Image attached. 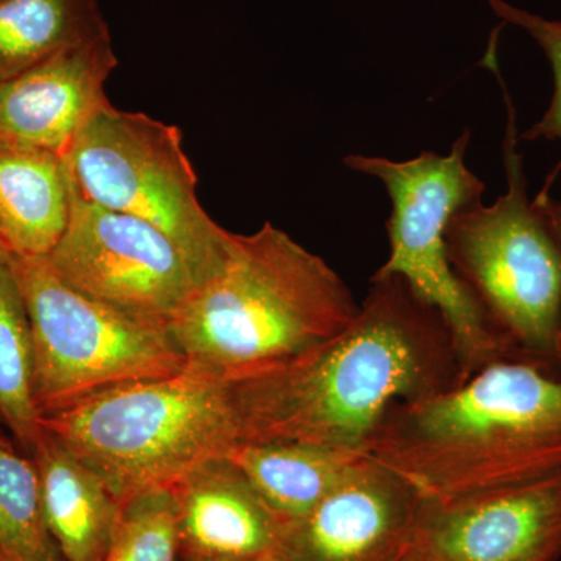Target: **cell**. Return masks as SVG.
Returning a JSON list of instances; mask_svg holds the SVG:
<instances>
[{
    "label": "cell",
    "instance_id": "d6986e66",
    "mask_svg": "<svg viewBox=\"0 0 561 561\" xmlns=\"http://www.w3.org/2000/svg\"><path fill=\"white\" fill-rule=\"evenodd\" d=\"M0 561H65L44 519L35 461L0 440Z\"/></svg>",
    "mask_w": 561,
    "mask_h": 561
},
{
    "label": "cell",
    "instance_id": "277c9868",
    "mask_svg": "<svg viewBox=\"0 0 561 561\" xmlns=\"http://www.w3.org/2000/svg\"><path fill=\"white\" fill-rule=\"evenodd\" d=\"M41 427L91 468L122 505L172 489L241 443L227 379L187 365L121 383L41 416Z\"/></svg>",
    "mask_w": 561,
    "mask_h": 561
},
{
    "label": "cell",
    "instance_id": "7c38bea8",
    "mask_svg": "<svg viewBox=\"0 0 561 561\" xmlns=\"http://www.w3.org/2000/svg\"><path fill=\"white\" fill-rule=\"evenodd\" d=\"M116 66L110 33L0 81V146L65 158L92 117L110 105L105 84Z\"/></svg>",
    "mask_w": 561,
    "mask_h": 561
},
{
    "label": "cell",
    "instance_id": "7a4b0ae2",
    "mask_svg": "<svg viewBox=\"0 0 561 561\" xmlns=\"http://www.w3.org/2000/svg\"><path fill=\"white\" fill-rule=\"evenodd\" d=\"M364 453L431 504L561 479V365L504 357L400 402Z\"/></svg>",
    "mask_w": 561,
    "mask_h": 561
},
{
    "label": "cell",
    "instance_id": "4fadbf2b",
    "mask_svg": "<svg viewBox=\"0 0 561 561\" xmlns=\"http://www.w3.org/2000/svg\"><path fill=\"white\" fill-rule=\"evenodd\" d=\"M190 561H265L283 522L230 459L206 461L172 486Z\"/></svg>",
    "mask_w": 561,
    "mask_h": 561
},
{
    "label": "cell",
    "instance_id": "ba28073f",
    "mask_svg": "<svg viewBox=\"0 0 561 561\" xmlns=\"http://www.w3.org/2000/svg\"><path fill=\"white\" fill-rule=\"evenodd\" d=\"M65 160L81 198L168 234L198 284L219 268L231 232L198 201L197 175L179 127L110 103L80 131Z\"/></svg>",
    "mask_w": 561,
    "mask_h": 561
},
{
    "label": "cell",
    "instance_id": "8992f818",
    "mask_svg": "<svg viewBox=\"0 0 561 561\" xmlns=\"http://www.w3.org/2000/svg\"><path fill=\"white\" fill-rule=\"evenodd\" d=\"M470 131L448 154L423 151L409 161L350 154L351 171L381 181L391 201L387 220L390 254L375 278L401 276L421 301L435 309L453 337L461 379L504 357L524 356L505 337L454 271L446 225L468 203L481 201L485 184L468 169Z\"/></svg>",
    "mask_w": 561,
    "mask_h": 561
},
{
    "label": "cell",
    "instance_id": "8fae6325",
    "mask_svg": "<svg viewBox=\"0 0 561 561\" xmlns=\"http://www.w3.org/2000/svg\"><path fill=\"white\" fill-rule=\"evenodd\" d=\"M561 479L431 504L421 501L404 561H557Z\"/></svg>",
    "mask_w": 561,
    "mask_h": 561
},
{
    "label": "cell",
    "instance_id": "ffe728a7",
    "mask_svg": "<svg viewBox=\"0 0 561 561\" xmlns=\"http://www.w3.org/2000/svg\"><path fill=\"white\" fill-rule=\"evenodd\" d=\"M181 552L179 508L171 489L150 490L122 505L103 561H176Z\"/></svg>",
    "mask_w": 561,
    "mask_h": 561
},
{
    "label": "cell",
    "instance_id": "2e32d148",
    "mask_svg": "<svg viewBox=\"0 0 561 561\" xmlns=\"http://www.w3.org/2000/svg\"><path fill=\"white\" fill-rule=\"evenodd\" d=\"M365 453L290 442H241L230 459L280 522L301 518L348 474Z\"/></svg>",
    "mask_w": 561,
    "mask_h": 561
},
{
    "label": "cell",
    "instance_id": "ac0fdd59",
    "mask_svg": "<svg viewBox=\"0 0 561 561\" xmlns=\"http://www.w3.org/2000/svg\"><path fill=\"white\" fill-rule=\"evenodd\" d=\"M0 416L27 449L43 427L33 394V341L27 306L9 251L0 245Z\"/></svg>",
    "mask_w": 561,
    "mask_h": 561
},
{
    "label": "cell",
    "instance_id": "44dd1931",
    "mask_svg": "<svg viewBox=\"0 0 561 561\" xmlns=\"http://www.w3.org/2000/svg\"><path fill=\"white\" fill-rule=\"evenodd\" d=\"M494 14L507 24L516 25L529 33L537 41L551 62L553 73V94L548 110L540 121L522 136L526 140L548 139L560 142L561 146V21L546 20L540 14L518 9L505 0H489ZM561 171V160L549 175L548 183L542 187L540 195H549V187Z\"/></svg>",
    "mask_w": 561,
    "mask_h": 561
},
{
    "label": "cell",
    "instance_id": "3957f363",
    "mask_svg": "<svg viewBox=\"0 0 561 561\" xmlns=\"http://www.w3.org/2000/svg\"><path fill=\"white\" fill-rule=\"evenodd\" d=\"M359 306L330 265L265 224L230 236L219 268L169 321L190 367L241 378L330 341Z\"/></svg>",
    "mask_w": 561,
    "mask_h": 561
},
{
    "label": "cell",
    "instance_id": "7402d4cb",
    "mask_svg": "<svg viewBox=\"0 0 561 561\" xmlns=\"http://www.w3.org/2000/svg\"><path fill=\"white\" fill-rule=\"evenodd\" d=\"M545 203L546 213H548L549 219H551L553 228H556L557 234L561 239V198L559 201H552L549 195H537Z\"/></svg>",
    "mask_w": 561,
    "mask_h": 561
},
{
    "label": "cell",
    "instance_id": "6da1fadb",
    "mask_svg": "<svg viewBox=\"0 0 561 561\" xmlns=\"http://www.w3.org/2000/svg\"><path fill=\"white\" fill-rule=\"evenodd\" d=\"M461 381L440 313L401 276L371 278L337 335L231 379L241 442H290L364 453L386 413Z\"/></svg>",
    "mask_w": 561,
    "mask_h": 561
},
{
    "label": "cell",
    "instance_id": "30bf717a",
    "mask_svg": "<svg viewBox=\"0 0 561 561\" xmlns=\"http://www.w3.org/2000/svg\"><path fill=\"white\" fill-rule=\"evenodd\" d=\"M420 508L412 486L364 454L311 512L283 524L265 561H404Z\"/></svg>",
    "mask_w": 561,
    "mask_h": 561
},
{
    "label": "cell",
    "instance_id": "52a82bcc",
    "mask_svg": "<svg viewBox=\"0 0 561 561\" xmlns=\"http://www.w3.org/2000/svg\"><path fill=\"white\" fill-rule=\"evenodd\" d=\"M10 257L31 319L33 394L41 416L98 391L187 367L168 324L81 294L47 257Z\"/></svg>",
    "mask_w": 561,
    "mask_h": 561
},
{
    "label": "cell",
    "instance_id": "5bb4252c",
    "mask_svg": "<svg viewBox=\"0 0 561 561\" xmlns=\"http://www.w3.org/2000/svg\"><path fill=\"white\" fill-rule=\"evenodd\" d=\"M44 519L65 561H103L122 504L108 486L54 435L43 430L35 449Z\"/></svg>",
    "mask_w": 561,
    "mask_h": 561
},
{
    "label": "cell",
    "instance_id": "9a60e30c",
    "mask_svg": "<svg viewBox=\"0 0 561 561\" xmlns=\"http://www.w3.org/2000/svg\"><path fill=\"white\" fill-rule=\"evenodd\" d=\"M72 208L65 158L0 146V245L14 256L47 257L61 241Z\"/></svg>",
    "mask_w": 561,
    "mask_h": 561
},
{
    "label": "cell",
    "instance_id": "9c48e42d",
    "mask_svg": "<svg viewBox=\"0 0 561 561\" xmlns=\"http://www.w3.org/2000/svg\"><path fill=\"white\" fill-rule=\"evenodd\" d=\"M47 260L81 294L168 327L198 286L168 234L84 201L73 187L68 228Z\"/></svg>",
    "mask_w": 561,
    "mask_h": 561
},
{
    "label": "cell",
    "instance_id": "5b68a950",
    "mask_svg": "<svg viewBox=\"0 0 561 561\" xmlns=\"http://www.w3.org/2000/svg\"><path fill=\"white\" fill-rule=\"evenodd\" d=\"M486 61L507 105L502 144L507 192L493 205L481 198L453 214L445 231L448 256L516 348L531 359L561 365V239L541 198L529 197L516 111L496 60Z\"/></svg>",
    "mask_w": 561,
    "mask_h": 561
},
{
    "label": "cell",
    "instance_id": "e0dca14e",
    "mask_svg": "<svg viewBox=\"0 0 561 561\" xmlns=\"http://www.w3.org/2000/svg\"><path fill=\"white\" fill-rule=\"evenodd\" d=\"M105 35L98 0H0V81Z\"/></svg>",
    "mask_w": 561,
    "mask_h": 561
}]
</instances>
